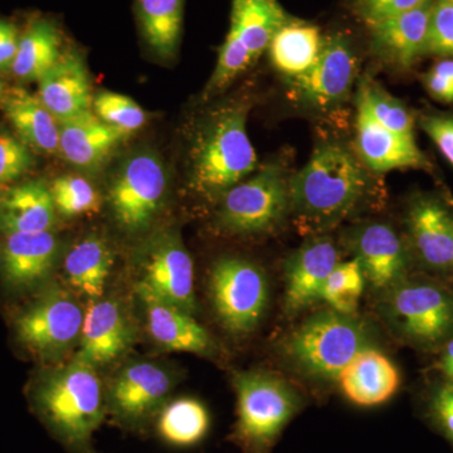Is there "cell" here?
Returning a JSON list of instances; mask_svg holds the SVG:
<instances>
[{
    "label": "cell",
    "mask_w": 453,
    "mask_h": 453,
    "mask_svg": "<svg viewBox=\"0 0 453 453\" xmlns=\"http://www.w3.org/2000/svg\"><path fill=\"white\" fill-rule=\"evenodd\" d=\"M33 412L50 434L73 451L88 452L105 418L103 384L96 368L74 359L43 369L27 388Z\"/></svg>",
    "instance_id": "obj_1"
},
{
    "label": "cell",
    "mask_w": 453,
    "mask_h": 453,
    "mask_svg": "<svg viewBox=\"0 0 453 453\" xmlns=\"http://www.w3.org/2000/svg\"><path fill=\"white\" fill-rule=\"evenodd\" d=\"M369 186L368 173L356 155L335 142L321 144L288 180L290 211L303 226L330 228L362 207Z\"/></svg>",
    "instance_id": "obj_2"
},
{
    "label": "cell",
    "mask_w": 453,
    "mask_h": 453,
    "mask_svg": "<svg viewBox=\"0 0 453 453\" xmlns=\"http://www.w3.org/2000/svg\"><path fill=\"white\" fill-rule=\"evenodd\" d=\"M249 112L246 101L226 104L196 129L189 151V180L199 196L219 199L257 170V154L247 134Z\"/></svg>",
    "instance_id": "obj_3"
},
{
    "label": "cell",
    "mask_w": 453,
    "mask_h": 453,
    "mask_svg": "<svg viewBox=\"0 0 453 453\" xmlns=\"http://www.w3.org/2000/svg\"><path fill=\"white\" fill-rule=\"evenodd\" d=\"M371 329L363 319L326 308L310 315L282 342L292 368L315 380H338L340 372L366 348Z\"/></svg>",
    "instance_id": "obj_4"
},
{
    "label": "cell",
    "mask_w": 453,
    "mask_h": 453,
    "mask_svg": "<svg viewBox=\"0 0 453 453\" xmlns=\"http://www.w3.org/2000/svg\"><path fill=\"white\" fill-rule=\"evenodd\" d=\"M380 314L390 332L423 351L442 349L453 338V290L408 277L380 295Z\"/></svg>",
    "instance_id": "obj_5"
},
{
    "label": "cell",
    "mask_w": 453,
    "mask_h": 453,
    "mask_svg": "<svg viewBox=\"0 0 453 453\" xmlns=\"http://www.w3.org/2000/svg\"><path fill=\"white\" fill-rule=\"evenodd\" d=\"M237 422L234 440L244 453H268L296 416L301 399L288 381L266 372L235 375Z\"/></svg>",
    "instance_id": "obj_6"
},
{
    "label": "cell",
    "mask_w": 453,
    "mask_h": 453,
    "mask_svg": "<svg viewBox=\"0 0 453 453\" xmlns=\"http://www.w3.org/2000/svg\"><path fill=\"white\" fill-rule=\"evenodd\" d=\"M85 311L67 292L42 288L12 318L14 342L38 360L64 356L81 335Z\"/></svg>",
    "instance_id": "obj_7"
},
{
    "label": "cell",
    "mask_w": 453,
    "mask_h": 453,
    "mask_svg": "<svg viewBox=\"0 0 453 453\" xmlns=\"http://www.w3.org/2000/svg\"><path fill=\"white\" fill-rule=\"evenodd\" d=\"M286 22L279 0H232L231 27L203 97L216 96L249 70Z\"/></svg>",
    "instance_id": "obj_8"
},
{
    "label": "cell",
    "mask_w": 453,
    "mask_h": 453,
    "mask_svg": "<svg viewBox=\"0 0 453 453\" xmlns=\"http://www.w3.org/2000/svg\"><path fill=\"white\" fill-rule=\"evenodd\" d=\"M290 211L288 180L281 166L268 164L219 198L216 223L229 234H266Z\"/></svg>",
    "instance_id": "obj_9"
},
{
    "label": "cell",
    "mask_w": 453,
    "mask_h": 453,
    "mask_svg": "<svg viewBox=\"0 0 453 453\" xmlns=\"http://www.w3.org/2000/svg\"><path fill=\"white\" fill-rule=\"evenodd\" d=\"M168 180L163 160L153 151L125 159L109 188L113 219L125 234H142L154 225L165 203Z\"/></svg>",
    "instance_id": "obj_10"
},
{
    "label": "cell",
    "mask_w": 453,
    "mask_h": 453,
    "mask_svg": "<svg viewBox=\"0 0 453 453\" xmlns=\"http://www.w3.org/2000/svg\"><path fill=\"white\" fill-rule=\"evenodd\" d=\"M211 305L223 327L232 335H249L257 329L268 305L266 273L251 261L223 257L210 273Z\"/></svg>",
    "instance_id": "obj_11"
},
{
    "label": "cell",
    "mask_w": 453,
    "mask_h": 453,
    "mask_svg": "<svg viewBox=\"0 0 453 453\" xmlns=\"http://www.w3.org/2000/svg\"><path fill=\"white\" fill-rule=\"evenodd\" d=\"M140 280L155 296L195 314V265L175 229H163L146 240L138 259Z\"/></svg>",
    "instance_id": "obj_12"
},
{
    "label": "cell",
    "mask_w": 453,
    "mask_h": 453,
    "mask_svg": "<svg viewBox=\"0 0 453 453\" xmlns=\"http://www.w3.org/2000/svg\"><path fill=\"white\" fill-rule=\"evenodd\" d=\"M347 242L365 283L380 295L410 277L412 252L392 226L384 223L357 226L349 232Z\"/></svg>",
    "instance_id": "obj_13"
},
{
    "label": "cell",
    "mask_w": 453,
    "mask_h": 453,
    "mask_svg": "<svg viewBox=\"0 0 453 453\" xmlns=\"http://www.w3.org/2000/svg\"><path fill=\"white\" fill-rule=\"evenodd\" d=\"M0 282L8 294L41 290L55 270L58 238L50 231L0 234Z\"/></svg>",
    "instance_id": "obj_14"
},
{
    "label": "cell",
    "mask_w": 453,
    "mask_h": 453,
    "mask_svg": "<svg viewBox=\"0 0 453 453\" xmlns=\"http://www.w3.org/2000/svg\"><path fill=\"white\" fill-rule=\"evenodd\" d=\"M357 73V59L345 38L335 35L324 41L318 61L292 80L291 91L303 105L326 110L344 100Z\"/></svg>",
    "instance_id": "obj_15"
},
{
    "label": "cell",
    "mask_w": 453,
    "mask_h": 453,
    "mask_svg": "<svg viewBox=\"0 0 453 453\" xmlns=\"http://www.w3.org/2000/svg\"><path fill=\"white\" fill-rule=\"evenodd\" d=\"M172 388V377L162 366L149 362L125 366L110 390V411L116 421L139 427L160 410Z\"/></svg>",
    "instance_id": "obj_16"
},
{
    "label": "cell",
    "mask_w": 453,
    "mask_h": 453,
    "mask_svg": "<svg viewBox=\"0 0 453 453\" xmlns=\"http://www.w3.org/2000/svg\"><path fill=\"white\" fill-rule=\"evenodd\" d=\"M408 246L427 270L453 273V216L442 202L421 196L411 203L405 219Z\"/></svg>",
    "instance_id": "obj_17"
},
{
    "label": "cell",
    "mask_w": 453,
    "mask_h": 453,
    "mask_svg": "<svg viewBox=\"0 0 453 453\" xmlns=\"http://www.w3.org/2000/svg\"><path fill=\"white\" fill-rule=\"evenodd\" d=\"M339 252L326 235L310 238L286 259L285 311L295 316L320 300L325 281L336 265Z\"/></svg>",
    "instance_id": "obj_18"
},
{
    "label": "cell",
    "mask_w": 453,
    "mask_h": 453,
    "mask_svg": "<svg viewBox=\"0 0 453 453\" xmlns=\"http://www.w3.org/2000/svg\"><path fill=\"white\" fill-rule=\"evenodd\" d=\"M80 349L74 359L88 365H111L127 353L134 342L129 319L120 303L113 300H92L85 311Z\"/></svg>",
    "instance_id": "obj_19"
},
{
    "label": "cell",
    "mask_w": 453,
    "mask_h": 453,
    "mask_svg": "<svg viewBox=\"0 0 453 453\" xmlns=\"http://www.w3.org/2000/svg\"><path fill=\"white\" fill-rule=\"evenodd\" d=\"M357 148L365 168L384 173L390 170L427 169L429 163L414 136L393 133L372 118L365 104L357 98Z\"/></svg>",
    "instance_id": "obj_20"
},
{
    "label": "cell",
    "mask_w": 453,
    "mask_h": 453,
    "mask_svg": "<svg viewBox=\"0 0 453 453\" xmlns=\"http://www.w3.org/2000/svg\"><path fill=\"white\" fill-rule=\"evenodd\" d=\"M38 83V98L57 121L92 111V80L79 50H65L61 59Z\"/></svg>",
    "instance_id": "obj_21"
},
{
    "label": "cell",
    "mask_w": 453,
    "mask_h": 453,
    "mask_svg": "<svg viewBox=\"0 0 453 453\" xmlns=\"http://www.w3.org/2000/svg\"><path fill=\"white\" fill-rule=\"evenodd\" d=\"M136 292L144 308L146 326L157 344L172 351L211 356L214 353L213 339L189 312L170 305L142 283Z\"/></svg>",
    "instance_id": "obj_22"
},
{
    "label": "cell",
    "mask_w": 453,
    "mask_h": 453,
    "mask_svg": "<svg viewBox=\"0 0 453 453\" xmlns=\"http://www.w3.org/2000/svg\"><path fill=\"white\" fill-rule=\"evenodd\" d=\"M129 136L89 111L59 122V153L76 168L96 170Z\"/></svg>",
    "instance_id": "obj_23"
},
{
    "label": "cell",
    "mask_w": 453,
    "mask_h": 453,
    "mask_svg": "<svg viewBox=\"0 0 453 453\" xmlns=\"http://www.w3.org/2000/svg\"><path fill=\"white\" fill-rule=\"evenodd\" d=\"M432 4L412 9L372 27V49L387 64L410 68L428 50Z\"/></svg>",
    "instance_id": "obj_24"
},
{
    "label": "cell",
    "mask_w": 453,
    "mask_h": 453,
    "mask_svg": "<svg viewBox=\"0 0 453 453\" xmlns=\"http://www.w3.org/2000/svg\"><path fill=\"white\" fill-rule=\"evenodd\" d=\"M342 393L354 404L372 407L389 401L401 386L395 363L374 347L366 348L340 372Z\"/></svg>",
    "instance_id": "obj_25"
},
{
    "label": "cell",
    "mask_w": 453,
    "mask_h": 453,
    "mask_svg": "<svg viewBox=\"0 0 453 453\" xmlns=\"http://www.w3.org/2000/svg\"><path fill=\"white\" fill-rule=\"evenodd\" d=\"M56 207L50 187L42 180L12 187L0 202V234L50 231Z\"/></svg>",
    "instance_id": "obj_26"
},
{
    "label": "cell",
    "mask_w": 453,
    "mask_h": 453,
    "mask_svg": "<svg viewBox=\"0 0 453 453\" xmlns=\"http://www.w3.org/2000/svg\"><path fill=\"white\" fill-rule=\"evenodd\" d=\"M3 98V109L8 120L26 145L44 154L59 151V122L26 89L14 88Z\"/></svg>",
    "instance_id": "obj_27"
},
{
    "label": "cell",
    "mask_w": 453,
    "mask_h": 453,
    "mask_svg": "<svg viewBox=\"0 0 453 453\" xmlns=\"http://www.w3.org/2000/svg\"><path fill=\"white\" fill-rule=\"evenodd\" d=\"M140 35L157 58L177 56L183 35L184 0H134Z\"/></svg>",
    "instance_id": "obj_28"
},
{
    "label": "cell",
    "mask_w": 453,
    "mask_h": 453,
    "mask_svg": "<svg viewBox=\"0 0 453 453\" xmlns=\"http://www.w3.org/2000/svg\"><path fill=\"white\" fill-rule=\"evenodd\" d=\"M64 35L49 18H37L20 35L11 71L23 81H40L64 55Z\"/></svg>",
    "instance_id": "obj_29"
},
{
    "label": "cell",
    "mask_w": 453,
    "mask_h": 453,
    "mask_svg": "<svg viewBox=\"0 0 453 453\" xmlns=\"http://www.w3.org/2000/svg\"><path fill=\"white\" fill-rule=\"evenodd\" d=\"M112 265L113 253L109 244L97 235H88L74 244L65 255V281L83 296L91 300L101 299Z\"/></svg>",
    "instance_id": "obj_30"
},
{
    "label": "cell",
    "mask_w": 453,
    "mask_h": 453,
    "mask_svg": "<svg viewBox=\"0 0 453 453\" xmlns=\"http://www.w3.org/2000/svg\"><path fill=\"white\" fill-rule=\"evenodd\" d=\"M324 41L318 27L286 22L268 47L271 61L277 71L294 79L315 65L323 50Z\"/></svg>",
    "instance_id": "obj_31"
},
{
    "label": "cell",
    "mask_w": 453,
    "mask_h": 453,
    "mask_svg": "<svg viewBox=\"0 0 453 453\" xmlns=\"http://www.w3.org/2000/svg\"><path fill=\"white\" fill-rule=\"evenodd\" d=\"M210 425V413L202 402L179 398L163 407L157 417V431L168 445L190 447L201 442Z\"/></svg>",
    "instance_id": "obj_32"
},
{
    "label": "cell",
    "mask_w": 453,
    "mask_h": 453,
    "mask_svg": "<svg viewBox=\"0 0 453 453\" xmlns=\"http://www.w3.org/2000/svg\"><path fill=\"white\" fill-rule=\"evenodd\" d=\"M365 286V275L357 259L339 262L324 283L320 300L326 303L327 308L342 314L354 315L357 314Z\"/></svg>",
    "instance_id": "obj_33"
},
{
    "label": "cell",
    "mask_w": 453,
    "mask_h": 453,
    "mask_svg": "<svg viewBox=\"0 0 453 453\" xmlns=\"http://www.w3.org/2000/svg\"><path fill=\"white\" fill-rule=\"evenodd\" d=\"M357 97L365 104L372 118L393 133L414 136V118L410 110L372 80L363 81Z\"/></svg>",
    "instance_id": "obj_34"
},
{
    "label": "cell",
    "mask_w": 453,
    "mask_h": 453,
    "mask_svg": "<svg viewBox=\"0 0 453 453\" xmlns=\"http://www.w3.org/2000/svg\"><path fill=\"white\" fill-rule=\"evenodd\" d=\"M50 189L57 213L67 219L95 213L100 205L97 190L80 175H61L53 180Z\"/></svg>",
    "instance_id": "obj_35"
},
{
    "label": "cell",
    "mask_w": 453,
    "mask_h": 453,
    "mask_svg": "<svg viewBox=\"0 0 453 453\" xmlns=\"http://www.w3.org/2000/svg\"><path fill=\"white\" fill-rule=\"evenodd\" d=\"M92 112L101 121L127 134L142 129L148 121L144 110L133 98L111 91L100 92L94 97Z\"/></svg>",
    "instance_id": "obj_36"
},
{
    "label": "cell",
    "mask_w": 453,
    "mask_h": 453,
    "mask_svg": "<svg viewBox=\"0 0 453 453\" xmlns=\"http://www.w3.org/2000/svg\"><path fill=\"white\" fill-rule=\"evenodd\" d=\"M33 163L31 150L22 140L8 134L0 135V184L13 183L22 178Z\"/></svg>",
    "instance_id": "obj_37"
},
{
    "label": "cell",
    "mask_w": 453,
    "mask_h": 453,
    "mask_svg": "<svg viewBox=\"0 0 453 453\" xmlns=\"http://www.w3.org/2000/svg\"><path fill=\"white\" fill-rule=\"evenodd\" d=\"M428 50L453 56V0H437L432 4Z\"/></svg>",
    "instance_id": "obj_38"
},
{
    "label": "cell",
    "mask_w": 453,
    "mask_h": 453,
    "mask_svg": "<svg viewBox=\"0 0 453 453\" xmlns=\"http://www.w3.org/2000/svg\"><path fill=\"white\" fill-rule=\"evenodd\" d=\"M429 3L432 0H354V9L360 19L372 28L390 18Z\"/></svg>",
    "instance_id": "obj_39"
},
{
    "label": "cell",
    "mask_w": 453,
    "mask_h": 453,
    "mask_svg": "<svg viewBox=\"0 0 453 453\" xmlns=\"http://www.w3.org/2000/svg\"><path fill=\"white\" fill-rule=\"evenodd\" d=\"M427 417L434 426L453 445V383L443 381L438 383L427 396Z\"/></svg>",
    "instance_id": "obj_40"
},
{
    "label": "cell",
    "mask_w": 453,
    "mask_h": 453,
    "mask_svg": "<svg viewBox=\"0 0 453 453\" xmlns=\"http://www.w3.org/2000/svg\"><path fill=\"white\" fill-rule=\"evenodd\" d=\"M422 129L453 165V116L429 115L421 120Z\"/></svg>",
    "instance_id": "obj_41"
},
{
    "label": "cell",
    "mask_w": 453,
    "mask_h": 453,
    "mask_svg": "<svg viewBox=\"0 0 453 453\" xmlns=\"http://www.w3.org/2000/svg\"><path fill=\"white\" fill-rule=\"evenodd\" d=\"M426 88L436 100L453 103V59L437 62L425 76Z\"/></svg>",
    "instance_id": "obj_42"
},
{
    "label": "cell",
    "mask_w": 453,
    "mask_h": 453,
    "mask_svg": "<svg viewBox=\"0 0 453 453\" xmlns=\"http://www.w3.org/2000/svg\"><path fill=\"white\" fill-rule=\"evenodd\" d=\"M19 40L18 27L7 19H0V71L11 70Z\"/></svg>",
    "instance_id": "obj_43"
},
{
    "label": "cell",
    "mask_w": 453,
    "mask_h": 453,
    "mask_svg": "<svg viewBox=\"0 0 453 453\" xmlns=\"http://www.w3.org/2000/svg\"><path fill=\"white\" fill-rule=\"evenodd\" d=\"M438 369L453 383V338L442 348V356L438 362Z\"/></svg>",
    "instance_id": "obj_44"
},
{
    "label": "cell",
    "mask_w": 453,
    "mask_h": 453,
    "mask_svg": "<svg viewBox=\"0 0 453 453\" xmlns=\"http://www.w3.org/2000/svg\"><path fill=\"white\" fill-rule=\"evenodd\" d=\"M4 83H3L2 80H0V98L4 96Z\"/></svg>",
    "instance_id": "obj_45"
},
{
    "label": "cell",
    "mask_w": 453,
    "mask_h": 453,
    "mask_svg": "<svg viewBox=\"0 0 453 453\" xmlns=\"http://www.w3.org/2000/svg\"><path fill=\"white\" fill-rule=\"evenodd\" d=\"M3 195H4V193H3L2 189H0V202H2Z\"/></svg>",
    "instance_id": "obj_46"
}]
</instances>
